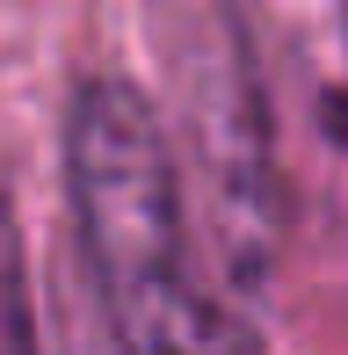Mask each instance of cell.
<instances>
[{
    "label": "cell",
    "instance_id": "7a4b0ae2",
    "mask_svg": "<svg viewBox=\"0 0 348 355\" xmlns=\"http://www.w3.org/2000/svg\"><path fill=\"white\" fill-rule=\"evenodd\" d=\"M196 159H203V182H211V218H218L232 297L254 312V304H268V283H276L283 196H276V159H268V116H261V94H254V80H247L240 51L203 66Z\"/></svg>",
    "mask_w": 348,
    "mask_h": 355
},
{
    "label": "cell",
    "instance_id": "6da1fadb",
    "mask_svg": "<svg viewBox=\"0 0 348 355\" xmlns=\"http://www.w3.org/2000/svg\"><path fill=\"white\" fill-rule=\"evenodd\" d=\"M66 196L116 355H247L232 312L203 290L189 254L182 159L138 80L87 73L73 87Z\"/></svg>",
    "mask_w": 348,
    "mask_h": 355
},
{
    "label": "cell",
    "instance_id": "3957f363",
    "mask_svg": "<svg viewBox=\"0 0 348 355\" xmlns=\"http://www.w3.org/2000/svg\"><path fill=\"white\" fill-rule=\"evenodd\" d=\"M0 355H44L29 247H22V225H15V203L8 196H0Z\"/></svg>",
    "mask_w": 348,
    "mask_h": 355
}]
</instances>
